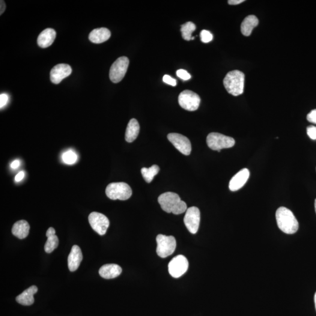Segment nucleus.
Here are the masks:
<instances>
[{"label":"nucleus","instance_id":"obj_1","mask_svg":"<svg viewBox=\"0 0 316 316\" xmlns=\"http://www.w3.org/2000/svg\"><path fill=\"white\" fill-rule=\"evenodd\" d=\"M161 208L165 212L174 214H182L186 211V203L181 201L180 196L174 192H166L158 198Z\"/></svg>","mask_w":316,"mask_h":316},{"label":"nucleus","instance_id":"obj_2","mask_svg":"<svg viewBox=\"0 0 316 316\" xmlns=\"http://www.w3.org/2000/svg\"><path fill=\"white\" fill-rule=\"evenodd\" d=\"M277 225L285 234L296 233L299 229V223L292 211L285 207H281L276 212Z\"/></svg>","mask_w":316,"mask_h":316},{"label":"nucleus","instance_id":"obj_3","mask_svg":"<svg viewBox=\"0 0 316 316\" xmlns=\"http://www.w3.org/2000/svg\"><path fill=\"white\" fill-rule=\"evenodd\" d=\"M245 75L238 70L229 71L223 80V84L228 93L238 96L244 93Z\"/></svg>","mask_w":316,"mask_h":316},{"label":"nucleus","instance_id":"obj_4","mask_svg":"<svg viewBox=\"0 0 316 316\" xmlns=\"http://www.w3.org/2000/svg\"><path fill=\"white\" fill-rule=\"evenodd\" d=\"M106 193L107 196L113 201H127L131 198L133 192L127 183L115 182L110 183L107 186Z\"/></svg>","mask_w":316,"mask_h":316},{"label":"nucleus","instance_id":"obj_5","mask_svg":"<svg viewBox=\"0 0 316 316\" xmlns=\"http://www.w3.org/2000/svg\"><path fill=\"white\" fill-rule=\"evenodd\" d=\"M206 141L208 147L219 153L223 149L231 148L235 145V140L232 137L217 133L208 134Z\"/></svg>","mask_w":316,"mask_h":316},{"label":"nucleus","instance_id":"obj_6","mask_svg":"<svg viewBox=\"0 0 316 316\" xmlns=\"http://www.w3.org/2000/svg\"><path fill=\"white\" fill-rule=\"evenodd\" d=\"M157 253L161 258L171 255L177 248V241L173 236L159 234L157 237Z\"/></svg>","mask_w":316,"mask_h":316},{"label":"nucleus","instance_id":"obj_7","mask_svg":"<svg viewBox=\"0 0 316 316\" xmlns=\"http://www.w3.org/2000/svg\"><path fill=\"white\" fill-rule=\"evenodd\" d=\"M129 59L126 56H122L116 60L110 68L109 77L114 83L120 82L127 73Z\"/></svg>","mask_w":316,"mask_h":316},{"label":"nucleus","instance_id":"obj_8","mask_svg":"<svg viewBox=\"0 0 316 316\" xmlns=\"http://www.w3.org/2000/svg\"><path fill=\"white\" fill-rule=\"evenodd\" d=\"M201 101V97L198 94L188 90L181 92L178 97L179 104L181 108L190 112L198 110Z\"/></svg>","mask_w":316,"mask_h":316},{"label":"nucleus","instance_id":"obj_9","mask_svg":"<svg viewBox=\"0 0 316 316\" xmlns=\"http://www.w3.org/2000/svg\"><path fill=\"white\" fill-rule=\"evenodd\" d=\"M188 267L189 262L185 256L178 255L169 262V272L174 278H178L186 272Z\"/></svg>","mask_w":316,"mask_h":316},{"label":"nucleus","instance_id":"obj_10","mask_svg":"<svg viewBox=\"0 0 316 316\" xmlns=\"http://www.w3.org/2000/svg\"><path fill=\"white\" fill-rule=\"evenodd\" d=\"M200 222H201V212L199 208L196 207L187 208L184 216V223L190 233L193 234L197 233L199 228Z\"/></svg>","mask_w":316,"mask_h":316},{"label":"nucleus","instance_id":"obj_11","mask_svg":"<svg viewBox=\"0 0 316 316\" xmlns=\"http://www.w3.org/2000/svg\"><path fill=\"white\" fill-rule=\"evenodd\" d=\"M89 222L93 230L100 235H103L106 233L110 226L108 218L104 214L97 212L90 214L89 216Z\"/></svg>","mask_w":316,"mask_h":316},{"label":"nucleus","instance_id":"obj_12","mask_svg":"<svg viewBox=\"0 0 316 316\" xmlns=\"http://www.w3.org/2000/svg\"><path fill=\"white\" fill-rule=\"evenodd\" d=\"M168 139L180 153L184 156H189L192 151V145L187 137L180 134L171 133L168 134Z\"/></svg>","mask_w":316,"mask_h":316},{"label":"nucleus","instance_id":"obj_13","mask_svg":"<svg viewBox=\"0 0 316 316\" xmlns=\"http://www.w3.org/2000/svg\"><path fill=\"white\" fill-rule=\"evenodd\" d=\"M72 72L70 65L61 64L56 65L52 68L50 73V79L53 84L58 85L62 80L69 76Z\"/></svg>","mask_w":316,"mask_h":316},{"label":"nucleus","instance_id":"obj_14","mask_svg":"<svg viewBox=\"0 0 316 316\" xmlns=\"http://www.w3.org/2000/svg\"><path fill=\"white\" fill-rule=\"evenodd\" d=\"M249 171L248 169L241 170L234 176L229 183V189L232 192H235L242 188L245 185L249 177Z\"/></svg>","mask_w":316,"mask_h":316},{"label":"nucleus","instance_id":"obj_15","mask_svg":"<svg viewBox=\"0 0 316 316\" xmlns=\"http://www.w3.org/2000/svg\"><path fill=\"white\" fill-rule=\"evenodd\" d=\"M82 260L83 255L81 249L79 246H73L68 258V267L70 271L74 272L78 269Z\"/></svg>","mask_w":316,"mask_h":316},{"label":"nucleus","instance_id":"obj_16","mask_svg":"<svg viewBox=\"0 0 316 316\" xmlns=\"http://www.w3.org/2000/svg\"><path fill=\"white\" fill-rule=\"evenodd\" d=\"M56 36V32L54 29L47 28L45 29L38 36L37 43L38 46L42 48H46L50 46L54 42Z\"/></svg>","mask_w":316,"mask_h":316},{"label":"nucleus","instance_id":"obj_17","mask_svg":"<svg viewBox=\"0 0 316 316\" xmlns=\"http://www.w3.org/2000/svg\"><path fill=\"white\" fill-rule=\"evenodd\" d=\"M122 268L117 264H111L104 265L99 270L101 277L106 279L117 278L120 275Z\"/></svg>","mask_w":316,"mask_h":316},{"label":"nucleus","instance_id":"obj_18","mask_svg":"<svg viewBox=\"0 0 316 316\" xmlns=\"http://www.w3.org/2000/svg\"><path fill=\"white\" fill-rule=\"evenodd\" d=\"M111 37V32L106 28L93 29L89 35V39L94 44H101L109 40Z\"/></svg>","mask_w":316,"mask_h":316},{"label":"nucleus","instance_id":"obj_19","mask_svg":"<svg viewBox=\"0 0 316 316\" xmlns=\"http://www.w3.org/2000/svg\"><path fill=\"white\" fill-rule=\"evenodd\" d=\"M38 292V288L36 286H32L26 289L16 297V301L20 305L23 306H31L34 303V295Z\"/></svg>","mask_w":316,"mask_h":316},{"label":"nucleus","instance_id":"obj_20","mask_svg":"<svg viewBox=\"0 0 316 316\" xmlns=\"http://www.w3.org/2000/svg\"><path fill=\"white\" fill-rule=\"evenodd\" d=\"M30 226L25 220H20L14 224L12 228V234L19 239H24L28 236Z\"/></svg>","mask_w":316,"mask_h":316},{"label":"nucleus","instance_id":"obj_21","mask_svg":"<svg viewBox=\"0 0 316 316\" xmlns=\"http://www.w3.org/2000/svg\"><path fill=\"white\" fill-rule=\"evenodd\" d=\"M55 229L50 227L46 233L47 238L45 245L44 246L45 251L47 253L52 252L59 246V238L55 235Z\"/></svg>","mask_w":316,"mask_h":316},{"label":"nucleus","instance_id":"obj_22","mask_svg":"<svg viewBox=\"0 0 316 316\" xmlns=\"http://www.w3.org/2000/svg\"><path fill=\"white\" fill-rule=\"evenodd\" d=\"M258 23L259 20L256 16L252 15L247 16L241 23V33L246 37H248L251 34L253 28H255Z\"/></svg>","mask_w":316,"mask_h":316},{"label":"nucleus","instance_id":"obj_23","mask_svg":"<svg viewBox=\"0 0 316 316\" xmlns=\"http://www.w3.org/2000/svg\"><path fill=\"white\" fill-rule=\"evenodd\" d=\"M139 124L138 121L135 118L131 119L126 129L125 139L128 142H133L136 139L139 133Z\"/></svg>","mask_w":316,"mask_h":316},{"label":"nucleus","instance_id":"obj_24","mask_svg":"<svg viewBox=\"0 0 316 316\" xmlns=\"http://www.w3.org/2000/svg\"><path fill=\"white\" fill-rule=\"evenodd\" d=\"M159 167L156 165L152 166L150 168H143L141 169L142 177L148 183L153 181L154 177L159 173Z\"/></svg>","mask_w":316,"mask_h":316},{"label":"nucleus","instance_id":"obj_25","mask_svg":"<svg viewBox=\"0 0 316 316\" xmlns=\"http://www.w3.org/2000/svg\"><path fill=\"white\" fill-rule=\"evenodd\" d=\"M196 29V26L195 23L190 22L184 23V24L181 25V31L184 40L186 41L192 40V32L195 31Z\"/></svg>","mask_w":316,"mask_h":316},{"label":"nucleus","instance_id":"obj_26","mask_svg":"<svg viewBox=\"0 0 316 316\" xmlns=\"http://www.w3.org/2000/svg\"><path fill=\"white\" fill-rule=\"evenodd\" d=\"M77 159L78 158H77V154L72 150H68L62 155V160L64 163L68 164V165H73L75 163Z\"/></svg>","mask_w":316,"mask_h":316},{"label":"nucleus","instance_id":"obj_27","mask_svg":"<svg viewBox=\"0 0 316 316\" xmlns=\"http://www.w3.org/2000/svg\"><path fill=\"white\" fill-rule=\"evenodd\" d=\"M201 41L204 43H210L213 40V36L211 33L207 30H202L201 32Z\"/></svg>","mask_w":316,"mask_h":316},{"label":"nucleus","instance_id":"obj_28","mask_svg":"<svg viewBox=\"0 0 316 316\" xmlns=\"http://www.w3.org/2000/svg\"><path fill=\"white\" fill-rule=\"evenodd\" d=\"M177 76L183 80H189L191 78L190 74L186 70L180 69L177 71Z\"/></svg>","mask_w":316,"mask_h":316},{"label":"nucleus","instance_id":"obj_29","mask_svg":"<svg viewBox=\"0 0 316 316\" xmlns=\"http://www.w3.org/2000/svg\"><path fill=\"white\" fill-rule=\"evenodd\" d=\"M163 81L164 83H166V84H168L172 86H176L177 85V80L174 78H172L171 76L167 75V74H166V75L163 76Z\"/></svg>","mask_w":316,"mask_h":316},{"label":"nucleus","instance_id":"obj_30","mask_svg":"<svg viewBox=\"0 0 316 316\" xmlns=\"http://www.w3.org/2000/svg\"><path fill=\"white\" fill-rule=\"evenodd\" d=\"M307 134L313 140H316V127L311 126L307 128Z\"/></svg>","mask_w":316,"mask_h":316},{"label":"nucleus","instance_id":"obj_31","mask_svg":"<svg viewBox=\"0 0 316 316\" xmlns=\"http://www.w3.org/2000/svg\"><path fill=\"white\" fill-rule=\"evenodd\" d=\"M8 101V95L5 93L0 95V107L1 109L7 105Z\"/></svg>","mask_w":316,"mask_h":316},{"label":"nucleus","instance_id":"obj_32","mask_svg":"<svg viewBox=\"0 0 316 316\" xmlns=\"http://www.w3.org/2000/svg\"><path fill=\"white\" fill-rule=\"evenodd\" d=\"M307 120L310 123L316 124V110H313L307 116Z\"/></svg>","mask_w":316,"mask_h":316},{"label":"nucleus","instance_id":"obj_33","mask_svg":"<svg viewBox=\"0 0 316 316\" xmlns=\"http://www.w3.org/2000/svg\"><path fill=\"white\" fill-rule=\"evenodd\" d=\"M24 177L25 173L23 171L20 172L19 174L16 175V178H15V180H16L17 182H19V181H22Z\"/></svg>","mask_w":316,"mask_h":316},{"label":"nucleus","instance_id":"obj_34","mask_svg":"<svg viewBox=\"0 0 316 316\" xmlns=\"http://www.w3.org/2000/svg\"><path fill=\"white\" fill-rule=\"evenodd\" d=\"M244 1H245L244 0H229V1H228V3L230 5H238Z\"/></svg>","mask_w":316,"mask_h":316},{"label":"nucleus","instance_id":"obj_35","mask_svg":"<svg viewBox=\"0 0 316 316\" xmlns=\"http://www.w3.org/2000/svg\"><path fill=\"white\" fill-rule=\"evenodd\" d=\"M20 166V162L19 160H16L13 161V163H11V167L12 169H16Z\"/></svg>","mask_w":316,"mask_h":316},{"label":"nucleus","instance_id":"obj_36","mask_svg":"<svg viewBox=\"0 0 316 316\" xmlns=\"http://www.w3.org/2000/svg\"><path fill=\"white\" fill-rule=\"evenodd\" d=\"M0 2H1V3H0V4H1V6H0V7H1L0 8V15H2L4 13V12L5 10L6 5L4 1H2V0H1Z\"/></svg>","mask_w":316,"mask_h":316},{"label":"nucleus","instance_id":"obj_37","mask_svg":"<svg viewBox=\"0 0 316 316\" xmlns=\"http://www.w3.org/2000/svg\"><path fill=\"white\" fill-rule=\"evenodd\" d=\"M315 306H316V293H315Z\"/></svg>","mask_w":316,"mask_h":316},{"label":"nucleus","instance_id":"obj_38","mask_svg":"<svg viewBox=\"0 0 316 316\" xmlns=\"http://www.w3.org/2000/svg\"><path fill=\"white\" fill-rule=\"evenodd\" d=\"M315 210L316 213V199L315 200Z\"/></svg>","mask_w":316,"mask_h":316}]
</instances>
